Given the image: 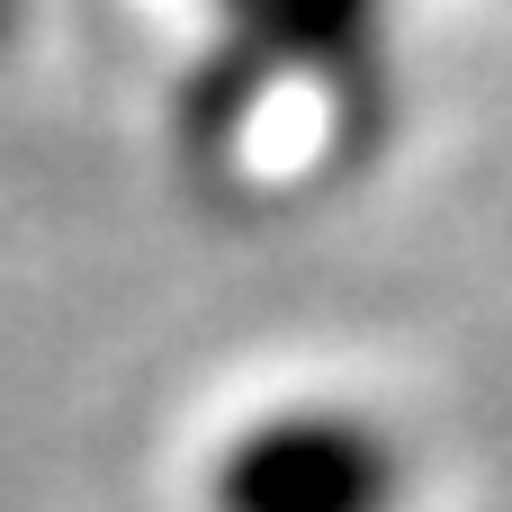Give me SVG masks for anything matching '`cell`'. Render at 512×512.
Segmentation results:
<instances>
[{
    "label": "cell",
    "instance_id": "cell-2",
    "mask_svg": "<svg viewBox=\"0 0 512 512\" xmlns=\"http://www.w3.org/2000/svg\"><path fill=\"white\" fill-rule=\"evenodd\" d=\"M270 9H279V27H288L297 54H315L333 81H360V54H369V18H378V0H270Z\"/></svg>",
    "mask_w": 512,
    "mask_h": 512
},
{
    "label": "cell",
    "instance_id": "cell-1",
    "mask_svg": "<svg viewBox=\"0 0 512 512\" xmlns=\"http://www.w3.org/2000/svg\"><path fill=\"white\" fill-rule=\"evenodd\" d=\"M225 512H387L396 504V459L378 432L306 414L279 432H252L225 477H216Z\"/></svg>",
    "mask_w": 512,
    "mask_h": 512
}]
</instances>
